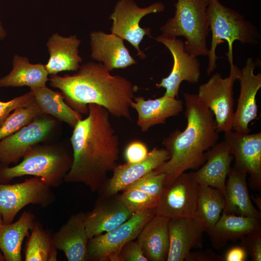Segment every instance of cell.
<instances>
[{"label": "cell", "mask_w": 261, "mask_h": 261, "mask_svg": "<svg viewBox=\"0 0 261 261\" xmlns=\"http://www.w3.org/2000/svg\"><path fill=\"white\" fill-rule=\"evenodd\" d=\"M88 116L73 128L71 137L73 162L64 181L82 183L93 192L107 180L117 164L119 139L102 106L89 104Z\"/></svg>", "instance_id": "1"}, {"label": "cell", "mask_w": 261, "mask_h": 261, "mask_svg": "<svg viewBox=\"0 0 261 261\" xmlns=\"http://www.w3.org/2000/svg\"><path fill=\"white\" fill-rule=\"evenodd\" d=\"M49 81L61 91L66 103L80 114H87L88 105L94 103L114 116L132 120L130 104L137 87L125 77L111 75L101 62L83 64L72 75H50Z\"/></svg>", "instance_id": "2"}, {"label": "cell", "mask_w": 261, "mask_h": 261, "mask_svg": "<svg viewBox=\"0 0 261 261\" xmlns=\"http://www.w3.org/2000/svg\"><path fill=\"white\" fill-rule=\"evenodd\" d=\"M184 130L176 129L162 140L169 159L154 170L164 174L165 188L186 171L197 170L205 162V153L218 141V132L212 111L199 99L197 94L184 93Z\"/></svg>", "instance_id": "3"}, {"label": "cell", "mask_w": 261, "mask_h": 261, "mask_svg": "<svg viewBox=\"0 0 261 261\" xmlns=\"http://www.w3.org/2000/svg\"><path fill=\"white\" fill-rule=\"evenodd\" d=\"M22 158L13 167L0 165V183L29 175L41 177L51 188H58L65 182L73 162L72 152L63 144L48 142L32 146Z\"/></svg>", "instance_id": "4"}, {"label": "cell", "mask_w": 261, "mask_h": 261, "mask_svg": "<svg viewBox=\"0 0 261 261\" xmlns=\"http://www.w3.org/2000/svg\"><path fill=\"white\" fill-rule=\"evenodd\" d=\"M207 16L211 31V46L208 50L207 74L209 75L217 67V47L224 41L228 44L226 53L230 64L233 61V43L238 41L243 44L256 45L260 38L258 29L250 21L246 20L238 12L222 4L218 0H209L206 9Z\"/></svg>", "instance_id": "5"}, {"label": "cell", "mask_w": 261, "mask_h": 261, "mask_svg": "<svg viewBox=\"0 0 261 261\" xmlns=\"http://www.w3.org/2000/svg\"><path fill=\"white\" fill-rule=\"evenodd\" d=\"M209 0H177L174 16L169 18L160 30L161 35L185 38V50L198 57L207 55L206 38L209 29L206 9Z\"/></svg>", "instance_id": "6"}, {"label": "cell", "mask_w": 261, "mask_h": 261, "mask_svg": "<svg viewBox=\"0 0 261 261\" xmlns=\"http://www.w3.org/2000/svg\"><path fill=\"white\" fill-rule=\"evenodd\" d=\"M240 73V69L232 63L230 64L228 77L223 78L217 72L199 86L198 97L213 113L218 133L232 130L234 113L233 88Z\"/></svg>", "instance_id": "7"}, {"label": "cell", "mask_w": 261, "mask_h": 261, "mask_svg": "<svg viewBox=\"0 0 261 261\" xmlns=\"http://www.w3.org/2000/svg\"><path fill=\"white\" fill-rule=\"evenodd\" d=\"M52 188L37 176L14 184L0 183V212L3 224L11 223L18 213L28 205L45 207L52 204L56 196Z\"/></svg>", "instance_id": "8"}, {"label": "cell", "mask_w": 261, "mask_h": 261, "mask_svg": "<svg viewBox=\"0 0 261 261\" xmlns=\"http://www.w3.org/2000/svg\"><path fill=\"white\" fill-rule=\"evenodd\" d=\"M155 215L154 208L134 213L118 227L89 239L87 261H121L122 247L137 238L145 223Z\"/></svg>", "instance_id": "9"}, {"label": "cell", "mask_w": 261, "mask_h": 261, "mask_svg": "<svg viewBox=\"0 0 261 261\" xmlns=\"http://www.w3.org/2000/svg\"><path fill=\"white\" fill-rule=\"evenodd\" d=\"M59 121L43 114L17 131L0 140V165L17 163L32 146L48 142L55 135Z\"/></svg>", "instance_id": "10"}, {"label": "cell", "mask_w": 261, "mask_h": 261, "mask_svg": "<svg viewBox=\"0 0 261 261\" xmlns=\"http://www.w3.org/2000/svg\"><path fill=\"white\" fill-rule=\"evenodd\" d=\"M164 10V5L160 1L141 8L133 0H119L109 17L113 20L111 31L128 41L136 49L139 57L144 59L146 55L140 50L139 44L145 35L152 36L151 29L141 27L140 21L146 15Z\"/></svg>", "instance_id": "11"}, {"label": "cell", "mask_w": 261, "mask_h": 261, "mask_svg": "<svg viewBox=\"0 0 261 261\" xmlns=\"http://www.w3.org/2000/svg\"><path fill=\"white\" fill-rule=\"evenodd\" d=\"M199 186L190 173L181 174L165 188L154 208L155 215L169 219L194 218Z\"/></svg>", "instance_id": "12"}, {"label": "cell", "mask_w": 261, "mask_h": 261, "mask_svg": "<svg viewBox=\"0 0 261 261\" xmlns=\"http://www.w3.org/2000/svg\"><path fill=\"white\" fill-rule=\"evenodd\" d=\"M224 140L235 159L233 168L249 175L250 187L261 189V132L243 134L232 130Z\"/></svg>", "instance_id": "13"}, {"label": "cell", "mask_w": 261, "mask_h": 261, "mask_svg": "<svg viewBox=\"0 0 261 261\" xmlns=\"http://www.w3.org/2000/svg\"><path fill=\"white\" fill-rule=\"evenodd\" d=\"M163 44L170 51L173 58V66L169 75L156 85L157 87L166 90L164 95L178 97L179 89L183 81L191 84L199 82L201 71L200 63L197 57L192 56L185 50L184 42L177 38H168L161 35L154 38Z\"/></svg>", "instance_id": "14"}, {"label": "cell", "mask_w": 261, "mask_h": 261, "mask_svg": "<svg viewBox=\"0 0 261 261\" xmlns=\"http://www.w3.org/2000/svg\"><path fill=\"white\" fill-rule=\"evenodd\" d=\"M169 158L165 148L154 147L140 162L117 165L113 170L112 176L106 180L98 191L100 193L99 198H106L116 195L163 164Z\"/></svg>", "instance_id": "15"}, {"label": "cell", "mask_w": 261, "mask_h": 261, "mask_svg": "<svg viewBox=\"0 0 261 261\" xmlns=\"http://www.w3.org/2000/svg\"><path fill=\"white\" fill-rule=\"evenodd\" d=\"M257 64L252 58L249 57L240 70L238 79L240 82V93L234 113L232 130L241 133H249V124L257 116L256 97L261 87V73H254Z\"/></svg>", "instance_id": "16"}, {"label": "cell", "mask_w": 261, "mask_h": 261, "mask_svg": "<svg viewBox=\"0 0 261 261\" xmlns=\"http://www.w3.org/2000/svg\"><path fill=\"white\" fill-rule=\"evenodd\" d=\"M115 195L106 198H99L93 208L85 213L84 222L88 239L118 227L134 214L118 196Z\"/></svg>", "instance_id": "17"}, {"label": "cell", "mask_w": 261, "mask_h": 261, "mask_svg": "<svg viewBox=\"0 0 261 261\" xmlns=\"http://www.w3.org/2000/svg\"><path fill=\"white\" fill-rule=\"evenodd\" d=\"M169 249L166 261H183L203 246V225L196 218L169 219Z\"/></svg>", "instance_id": "18"}, {"label": "cell", "mask_w": 261, "mask_h": 261, "mask_svg": "<svg viewBox=\"0 0 261 261\" xmlns=\"http://www.w3.org/2000/svg\"><path fill=\"white\" fill-rule=\"evenodd\" d=\"M205 155V163L190 174L199 185L217 188L224 195L226 179L233 156L224 140L206 151Z\"/></svg>", "instance_id": "19"}, {"label": "cell", "mask_w": 261, "mask_h": 261, "mask_svg": "<svg viewBox=\"0 0 261 261\" xmlns=\"http://www.w3.org/2000/svg\"><path fill=\"white\" fill-rule=\"evenodd\" d=\"M138 116L137 125L141 130L146 132L156 125L164 124L166 120L177 116L183 110V102L167 96L145 100L142 96L134 97L130 104Z\"/></svg>", "instance_id": "20"}, {"label": "cell", "mask_w": 261, "mask_h": 261, "mask_svg": "<svg viewBox=\"0 0 261 261\" xmlns=\"http://www.w3.org/2000/svg\"><path fill=\"white\" fill-rule=\"evenodd\" d=\"M90 37L91 58L102 62L110 72L137 63L125 45L124 40L117 35L95 31L91 32Z\"/></svg>", "instance_id": "21"}, {"label": "cell", "mask_w": 261, "mask_h": 261, "mask_svg": "<svg viewBox=\"0 0 261 261\" xmlns=\"http://www.w3.org/2000/svg\"><path fill=\"white\" fill-rule=\"evenodd\" d=\"M85 213L72 215L52 236L53 245L63 251L68 261H87L88 238L84 222Z\"/></svg>", "instance_id": "22"}, {"label": "cell", "mask_w": 261, "mask_h": 261, "mask_svg": "<svg viewBox=\"0 0 261 261\" xmlns=\"http://www.w3.org/2000/svg\"><path fill=\"white\" fill-rule=\"evenodd\" d=\"M80 43L75 35L63 37L56 33L50 37L46 43L50 57L44 65L48 74L57 75L66 71L77 72L83 60L79 55Z\"/></svg>", "instance_id": "23"}, {"label": "cell", "mask_w": 261, "mask_h": 261, "mask_svg": "<svg viewBox=\"0 0 261 261\" xmlns=\"http://www.w3.org/2000/svg\"><path fill=\"white\" fill-rule=\"evenodd\" d=\"M247 174L231 167L226 182L223 213L261 219V212L256 209L249 196L246 181Z\"/></svg>", "instance_id": "24"}, {"label": "cell", "mask_w": 261, "mask_h": 261, "mask_svg": "<svg viewBox=\"0 0 261 261\" xmlns=\"http://www.w3.org/2000/svg\"><path fill=\"white\" fill-rule=\"evenodd\" d=\"M169 219L155 215L144 225L137 241L148 261H166L169 249Z\"/></svg>", "instance_id": "25"}, {"label": "cell", "mask_w": 261, "mask_h": 261, "mask_svg": "<svg viewBox=\"0 0 261 261\" xmlns=\"http://www.w3.org/2000/svg\"><path fill=\"white\" fill-rule=\"evenodd\" d=\"M261 231V220L253 217L222 213L208 233L212 246L222 248L228 241H236L246 234Z\"/></svg>", "instance_id": "26"}, {"label": "cell", "mask_w": 261, "mask_h": 261, "mask_svg": "<svg viewBox=\"0 0 261 261\" xmlns=\"http://www.w3.org/2000/svg\"><path fill=\"white\" fill-rule=\"evenodd\" d=\"M35 216L24 211L19 219L10 224H3L0 229V249L6 261H21L22 245L24 238L35 223Z\"/></svg>", "instance_id": "27"}, {"label": "cell", "mask_w": 261, "mask_h": 261, "mask_svg": "<svg viewBox=\"0 0 261 261\" xmlns=\"http://www.w3.org/2000/svg\"><path fill=\"white\" fill-rule=\"evenodd\" d=\"M48 73L42 63L31 64L29 59L16 55L13 61V68L9 74L0 78V87L27 86L30 89L46 86Z\"/></svg>", "instance_id": "28"}, {"label": "cell", "mask_w": 261, "mask_h": 261, "mask_svg": "<svg viewBox=\"0 0 261 261\" xmlns=\"http://www.w3.org/2000/svg\"><path fill=\"white\" fill-rule=\"evenodd\" d=\"M30 91L44 114L50 115L59 121L65 122L72 128L83 118L81 114L66 103L61 92L54 91L46 86L30 89Z\"/></svg>", "instance_id": "29"}, {"label": "cell", "mask_w": 261, "mask_h": 261, "mask_svg": "<svg viewBox=\"0 0 261 261\" xmlns=\"http://www.w3.org/2000/svg\"><path fill=\"white\" fill-rule=\"evenodd\" d=\"M225 204L224 195L210 186H199L195 216L208 233L219 219Z\"/></svg>", "instance_id": "30"}, {"label": "cell", "mask_w": 261, "mask_h": 261, "mask_svg": "<svg viewBox=\"0 0 261 261\" xmlns=\"http://www.w3.org/2000/svg\"><path fill=\"white\" fill-rule=\"evenodd\" d=\"M28 240L25 261H57V249L53 245L52 236L41 224L35 221Z\"/></svg>", "instance_id": "31"}, {"label": "cell", "mask_w": 261, "mask_h": 261, "mask_svg": "<svg viewBox=\"0 0 261 261\" xmlns=\"http://www.w3.org/2000/svg\"><path fill=\"white\" fill-rule=\"evenodd\" d=\"M43 114L35 100L27 106L15 108L0 126V140L17 131Z\"/></svg>", "instance_id": "32"}, {"label": "cell", "mask_w": 261, "mask_h": 261, "mask_svg": "<svg viewBox=\"0 0 261 261\" xmlns=\"http://www.w3.org/2000/svg\"><path fill=\"white\" fill-rule=\"evenodd\" d=\"M118 197L133 214L155 208L159 200L136 188H129L122 190Z\"/></svg>", "instance_id": "33"}, {"label": "cell", "mask_w": 261, "mask_h": 261, "mask_svg": "<svg viewBox=\"0 0 261 261\" xmlns=\"http://www.w3.org/2000/svg\"><path fill=\"white\" fill-rule=\"evenodd\" d=\"M165 177L164 174L159 173L153 170L126 188H133L139 189L159 201L165 188Z\"/></svg>", "instance_id": "34"}, {"label": "cell", "mask_w": 261, "mask_h": 261, "mask_svg": "<svg viewBox=\"0 0 261 261\" xmlns=\"http://www.w3.org/2000/svg\"><path fill=\"white\" fill-rule=\"evenodd\" d=\"M241 246L253 261H261V231L249 233L241 239Z\"/></svg>", "instance_id": "35"}, {"label": "cell", "mask_w": 261, "mask_h": 261, "mask_svg": "<svg viewBox=\"0 0 261 261\" xmlns=\"http://www.w3.org/2000/svg\"><path fill=\"white\" fill-rule=\"evenodd\" d=\"M34 100V97L30 90L24 95L16 97L7 102L0 101V126L8 116L15 108L25 107Z\"/></svg>", "instance_id": "36"}, {"label": "cell", "mask_w": 261, "mask_h": 261, "mask_svg": "<svg viewBox=\"0 0 261 261\" xmlns=\"http://www.w3.org/2000/svg\"><path fill=\"white\" fill-rule=\"evenodd\" d=\"M146 145L139 141H134L126 146L124 156L128 163H136L144 160L148 154Z\"/></svg>", "instance_id": "37"}, {"label": "cell", "mask_w": 261, "mask_h": 261, "mask_svg": "<svg viewBox=\"0 0 261 261\" xmlns=\"http://www.w3.org/2000/svg\"><path fill=\"white\" fill-rule=\"evenodd\" d=\"M121 261H148L137 241L127 243L120 251Z\"/></svg>", "instance_id": "38"}, {"label": "cell", "mask_w": 261, "mask_h": 261, "mask_svg": "<svg viewBox=\"0 0 261 261\" xmlns=\"http://www.w3.org/2000/svg\"><path fill=\"white\" fill-rule=\"evenodd\" d=\"M186 261H224L223 257L216 254L210 249L190 251Z\"/></svg>", "instance_id": "39"}, {"label": "cell", "mask_w": 261, "mask_h": 261, "mask_svg": "<svg viewBox=\"0 0 261 261\" xmlns=\"http://www.w3.org/2000/svg\"><path fill=\"white\" fill-rule=\"evenodd\" d=\"M248 255L244 248L240 245L230 248L223 257L224 261H246Z\"/></svg>", "instance_id": "40"}, {"label": "cell", "mask_w": 261, "mask_h": 261, "mask_svg": "<svg viewBox=\"0 0 261 261\" xmlns=\"http://www.w3.org/2000/svg\"><path fill=\"white\" fill-rule=\"evenodd\" d=\"M251 198L252 199V201L255 203L256 205L261 211V198L258 195L256 196H251Z\"/></svg>", "instance_id": "41"}, {"label": "cell", "mask_w": 261, "mask_h": 261, "mask_svg": "<svg viewBox=\"0 0 261 261\" xmlns=\"http://www.w3.org/2000/svg\"><path fill=\"white\" fill-rule=\"evenodd\" d=\"M6 35V32L4 28H3L1 22L0 20V40H2L5 37Z\"/></svg>", "instance_id": "42"}, {"label": "cell", "mask_w": 261, "mask_h": 261, "mask_svg": "<svg viewBox=\"0 0 261 261\" xmlns=\"http://www.w3.org/2000/svg\"><path fill=\"white\" fill-rule=\"evenodd\" d=\"M3 224V222L2 217L1 214L0 212V229Z\"/></svg>", "instance_id": "43"}, {"label": "cell", "mask_w": 261, "mask_h": 261, "mask_svg": "<svg viewBox=\"0 0 261 261\" xmlns=\"http://www.w3.org/2000/svg\"><path fill=\"white\" fill-rule=\"evenodd\" d=\"M5 261V258L3 255L0 252V261Z\"/></svg>", "instance_id": "44"}, {"label": "cell", "mask_w": 261, "mask_h": 261, "mask_svg": "<svg viewBox=\"0 0 261 261\" xmlns=\"http://www.w3.org/2000/svg\"></svg>", "instance_id": "45"}]
</instances>
